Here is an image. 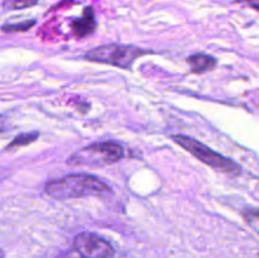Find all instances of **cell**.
<instances>
[{"label": "cell", "instance_id": "6da1fadb", "mask_svg": "<svg viewBox=\"0 0 259 258\" xmlns=\"http://www.w3.org/2000/svg\"><path fill=\"white\" fill-rule=\"evenodd\" d=\"M109 191L110 189L105 182L86 174L67 175L46 185V194L57 200L99 196Z\"/></svg>", "mask_w": 259, "mask_h": 258}, {"label": "cell", "instance_id": "7a4b0ae2", "mask_svg": "<svg viewBox=\"0 0 259 258\" xmlns=\"http://www.w3.org/2000/svg\"><path fill=\"white\" fill-rule=\"evenodd\" d=\"M124 157V148L116 142L94 143L76 151L68 158L71 166L103 167L119 162Z\"/></svg>", "mask_w": 259, "mask_h": 258}, {"label": "cell", "instance_id": "3957f363", "mask_svg": "<svg viewBox=\"0 0 259 258\" xmlns=\"http://www.w3.org/2000/svg\"><path fill=\"white\" fill-rule=\"evenodd\" d=\"M149 53L148 51H143L136 46L125 45H105L96 47L95 50L89 51L85 55V58L89 61L105 65L115 66V67L129 70L137 58Z\"/></svg>", "mask_w": 259, "mask_h": 258}, {"label": "cell", "instance_id": "277c9868", "mask_svg": "<svg viewBox=\"0 0 259 258\" xmlns=\"http://www.w3.org/2000/svg\"><path fill=\"white\" fill-rule=\"evenodd\" d=\"M172 139H174V142H176L179 146H181L182 148L186 149L189 153H191L192 156L196 157L199 161H201L202 163L207 164V166L212 167V168L215 169L225 172V174H240V167L238 166L234 161L222 156V154H219L218 152L212 151V149H210L209 147H206L205 144L200 143L196 139L190 138V137L186 136H172Z\"/></svg>", "mask_w": 259, "mask_h": 258}, {"label": "cell", "instance_id": "5b68a950", "mask_svg": "<svg viewBox=\"0 0 259 258\" xmlns=\"http://www.w3.org/2000/svg\"><path fill=\"white\" fill-rule=\"evenodd\" d=\"M76 253L81 258H109L113 254L110 243L93 233H81L73 240Z\"/></svg>", "mask_w": 259, "mask_h": 258}, {"label": "cell", "instance_id": "8992f818", "mask_svg": "<svg viewBox=\"0 0 259 258\" xmlns=\"http://www.w3.org/2000/svg\"><path fill=\"white\" fill-rule=\"evenodd\" d=\"M72 30L75 33L76 37L85 38L90 35L91 33L95 30L96 28V20L95 15H94V10L91 8H86L83 10V14L81 18H77L72 22Z\"/></svg>", "mask_w": 259, "mask_h": 258}, {"label": "cell", "instance_id": "52a82bcc", "mask_svg": "<svg viewBox=\"0 0 259 258\" xmlns=\"http://www.w3.org/2000/svg\"><path fill=\"white\" fill-rule=\"evenodd\" d=\"M187 63L191 67V72L201 73L212 70L217 66V58L207 56L205 53H195L187 58Z\"/></svg>", "mask_w": 259, "mask_h": 258}, {"label": "cell", "instance_id": "ba28073f", "mask_svg": "<svg viewBox=\"0 0 259 258\" xmlns=\"http://www.w3.org/2000/svg\"><path fill=\"white\" fill-rule=\"evenodd\" d=\"M247 224L259 235V209H247L243 212Z\"/></svg>", "mask_w": 259, "mask_h": 258}, {"label": "cell", "instance_id": "9c48e42d", "mask_svg": "<svg viewBox=\"0 0 259 258\" xmlns=\"http://www.w3.org/2000/svg\"><path fill=\"white\" fill-rule=\"evenodd\" d=\"M38 133H28V134H22V136L17 137L12 143L9 144L8 148H15V147H23V146H27V144L32 143L37 139Z\"/></svg>", "mask_w": 259, "mask_h": 258}, {"label": "cell", "instance_id": "30bf717a", "mask_svg": "<svg viewBox=\"0 0 259 258\" xmlns=\"http://www.w3.org/2000/svg\"><path fill=\"white\" fill-rule=\"evenodd\" d=\"M38 0H7L5 5L9 9H24L37 4Z\"/></svg>", "mask_w": 259, "mask_h": 258}, {"label": "cell", "instance_id": "8fae6325", "mask_svg": "<svg viewBox=\"0 0 259 258\" xmlns=\"http://www.w3.org/2000/svg\"><path fill=\"white\" fill-rule=\"evenodd\" d=\"M33 24H34V22L30 20V22H24L22 23V24L5 25V27H3V30H5V32H23V30L29 29Z\"/></svg>", "mask_w": 259, "mask_h": 258}, {"label": "cell", "instance_id": "7c38bea8", "mask_svg": "<svg viewBox=\"0 0 259 258\" xmlns=\"http://www.w3.org/2000/svg\"><path fill=\"white\" fill-rule=\"evenodd\" d=\"M235 2L243 3V4L249 5L250 8H253V9L259 12V0H235Z\"/></svg>", "mask_w": 259, "mask_h": 258}, {"label": "cell", "instance_id": "4fadbf2b", "mask_svg": "<svg viewBox=\"0 0 259 258\" xmlns=\"http://www.w3.org/2000/svg\"><path fill=\"white\" fill-rule=\"evenodd\" d=\"M3 257H4V253H3L2 250H0V258H3Z\"/></svg>", "mask_w": 259, "mask_h": 258}, {"label": "cell", "instance_id": "5bb4252c", "mask_svg": "<svg viewBox=\"0 0 259 258\" xmlns=\"http://www.w3.org/2000/svg\"><path fill=\"white\" fill-rule=\"evenodd\" d=\"M78 257H80V255H78ZM80 258H81V257H80Z\"/></svg>", "mask_w": 259, "mask_h": 258}]
</instances>
